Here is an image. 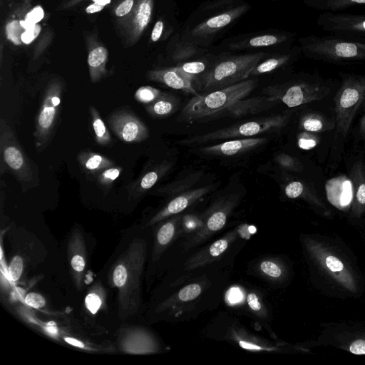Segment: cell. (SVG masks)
Segmentation results:
<instances>
[{"mask_svg": "<svg viewBox=\"0 0 365 365\" xmlns=\"http://www.w3.org/2000/svg\"><path fill=\"white\" fill-rule=\"evenodd\" d=\"M146 256V242L135 238L110 267V281L118 290V316L122 320L134 315L139 309Z\"/></svg>", "mask_w": 365, "mask_h": 365, "instance_id": "cell-1", "label": "cell"}, {"mask_svg": "<svg viewBox=\"0 0 365 365\" xmlns=\"http://www.w3.org/2000/svg\"><path fill=\"white\" fill-rule=\"evenodd\" d=\"M257 85V79H246L206 95L194 96L184 106L180 117L186 120L220 117L227 108L247 96Z\"/></svg>", "mask_w": 365, "mask_h": 365, "instance_id": "cell-2", "label": "cell"}, {"mask_svg": "<svg viewBox=\"0 0 365 365\" xmlns=\"http://www.w3.org/2000/svg\"><path fill=\"white\" fill-rule=\"evenodd\" d=\"M300 48L307 56L323 61H365V38L329 34L300 38Z\"/></svg>", "mask_w": 365, "mask_h": 365, "instance_id": "cell-3", "label": "cell"}, {"mask_svg": "<svg viewBox=\"0 0 365 365\" xmlns=\"http://www.w3.org/2000/svg\"><path fill=\"white\" fill-rule=\"evenodd\" d=\"M264 56V53L244 54L219 61L200 77V88L213 91L247 79Z\"/></svg>", "mask_w": 365, "mask_h": 365, "instance_id": "cell-4", "label": "cell"}, {"mask_svg": "<svg viewBox=\"0 0 365 365\" xmlns=\"http://www.w3.org/2000/svg\"><path fill=\"white\" fill-rule=\"evenodd\" d=\"M1 165L9 169L22 186L29 187L37 181V175L29 158L26 155L16 135L6 123L0 120Z\"/></svg>", "mask_w": 365, "mask_h": 365, "instance_id": "cell-5", "label": "cell"}, {"mask_svg": "<svg viewBox=\"0 0 365 365\" xmlns=\"http://www.w3.org/2000/svg\"><path fill=\"white\" fill-rule=\"evenodd\" d=\"M63 88L62 81L56 78L52 79L46 88L34 133L36 148L38 152L46 148L53 134L58 119Z\"/></svg>", "mask_w": 365, "mask_h": 365, "instance_id": "cell-6", "label": "cell"}, {"mask_svg": "<svg viewBox=\"0 0 365 365\" xmlns=\"http://www.w3.org/2000/svg\"><path fill=\"white\" fill-rule=\"evenodd\" d=\"M285 116L276 115L250 120L215 131L194 136L181 141L185 144H198L217 140L250 137L279 128L284 124Z\"/></svg>", "mask_w": 365, "mask_h": 365, "instance_id": "cell-7", "label": "cell"}, {"mask_svg": "<svg viewBox=\"0 0 365 365\" xmlns=\"http://www.w3.org/2000/svg\"><path fill=\"white\" fill-rule=\"evenodd\" d=\"M237 203L236 197L216 202L200 219V226L184 241L183 250L188 251L200 245L221 230Z\"/></svg>", "mask_w": 365, "mask_h": 365, "instance_id": "cell-8", "label": "cell"}, {"mask_svg": "<svg viewBox=\"0 0 365 365\" xmlns=\"http://www.w3.org/2000/svg\"><path fill=\"white\" fill-rule=\"evenodd\" d=\"M317 25L328 34L365 38V14L324 11Z\"/></svg>", "mask_w": 365, "mask_h": 365, "instance_id": "cell-9", "label": "cell"}, {"mask_svg": "<svg viewBox=\"0 0 365 365\" xmlns=\"http://www.w3.org/2000/svg\"><path fill=\"white\" fill-rule=\"evenodd\" d=\"M108 123L115 135L126 143H139L149 135L146 125L132 112L120 110L113 113Z\"/></svg>", "mask_w": 365, "mask_h": 365, "instance_id": "cell-10", "label": "cell"}, {"mask_svg": "<svg viewBox=\"0 0 365 365\" xmlns=\"http://www.w3.org/2000/svg\"><path fill=\"white\" fill-rule=\"evenodd\" d=\"M241 227L230 230L226 235L195 252L185 262L184 269L191 271L213 262L222 256L240 235Z\"/></svg>", "mask_w": 365, "mask_h": 365, "instance_id": "cell-11", "label": "cell"}, {"mask_svg": "<svg viewBox=\"0 0 365 365\" xmlns=\"http://www.w3.org/2000/svg\"><path fill=\"white\" fill-rule=\"evenodd\" d=\"M119 347L130 354H150L160 351L157 339L149 331L141 327L125 329L118 338Z\"/></svg>", "mask_w": 365, "mask_h": 365, "instance_id": "cell-12", "label": "cell"}, {"mask_svg": "<svg viewBox=\"0 0 365 365\" xmlns=\"http://www.w3.org/2000/svg\"><path fill=\"white\" fill-rule=\"evenodd\" d=\"M67 255L73 283L78 290H81L86 267V248L83 233L78 228L69 237Z\"/></svg>", "mask_w": 365, "mask_h": 365, "instance_id": "cell-13", "label": "cell"}, {"mask_svg": "<svg viewBox=\"0 0 365 365\" xmlns=\"http://www.w3.org/2000/svg\"><path fill=\"white\" fill-rule=\"evenodd\" d=\"M153 0H138L134 12L122 30L128 45L135 43L148 26L153 15Z\"/></svg>", "mask_w": 365, "mask_h": 365, "instance_id": "cell-14", "label": "cell"}, {"mask_svg": "<svg viewBox=\"0 0 365 365\" xmlns=\"http://www.w3.org/2000/svg\"><path fill=\"white\" fill-rule=\"evenodd\" d=\"M210 189V187L206 186L181 193L172 199L154 215L148 222L147 225L152 226L158 224L169 217L178 215L207 193Z\"/></svg>", "mask_w": 365, "mask_h": 365, "instance_id": "cell-15", "label": "cell"}, {"mask_svg": "<svg viewBox=\"0 0 365 365\" xmlns=\"http://www.w3.org/2000/svg\"><path fill=\"white\" fill-rule=\"evenodd\" d=\"M249 8V5L243 4L217 14L195 26L190 34L194 37H207L235 21L247 12Z\"/></svg>", "mask_w": 365, "mask_h": 365, "instance_id": "cell-16", "label": "cell"}, {"mask_svg": "<svg viewBox=\"0 0 365 365\" xmlns=\"http://www.w3.org/2000/svg\"><path fill=\"white\" fill-rule=\"evenodd\" d=\"M88 66L90 79L96 83L107 75L106 64L108 51L106 47L91 35L86 36Z\"/></svg>", "mask_w": 365, "mask_h": 365, "instance_id": "cell-17", "label": "cell"}, {"mask_svg": "<svg viewBox=\"0 0 365 365\" xmlns=\"http://www.w3.org/2000/svg\"><path fill=\"white\" fill-rule=\"evenodd\" d=\"M207 283L202 280H195L182 287L174 295L159 304L155 312L160 313L166 310L173 311L180 306L185 307L197 301L205 290Z\"/></svg>", "mask_w": 365, "mask_h": 365, "instance_id": "cell-18", "label": "cell"}, {"mask_svg": "<svg viewBox=\"0 0 365 365\" xmlns=\"http://www.w3.org/2000/svg\"><path fill=\"white\" fill-rule=\"evenodd\" d=\"M160 223L155 234L152 252L153 262H155L160 259L164 252L175 240L180 226L182 223V217L177 215Z\"/></svg>", "mask_w": 365, "mask_h": 365, "instance_id": "cell-19", "label": "cell"}, {"mask_svg": "<svg viewBox=\"0 0 365 365\" xmlns=\"http://www.w3.org/2000/svg\"><path fill=\"white\" fill-rule=\"evenodd\" d=\"M147 78L171 88L191 93L194 96L200 95L194 88L192 81L181 73L176 66L149 71L147 73Z\"/></svg>", "mask_w": 365, "mask_h": 365, "instance_id": "cell-20", "label": "cell"}, {"mask_svg": "<svg viewBox=\"0 0 365 365\" xmlns=\"http://www.w3.org/2000/svg\"><path fill=\"white\" fill-rule=\"evenodd\" d=\"M267 141L266 138H248L227 140L219 144L207 146L202 152L215 155L232 156L247 152Z\"/></svg>", "mask_w": 365, "mask_h": 365, "instance_id": "cell-21", "label": "cell"}, {"mask_svg": "<svg viewBox=\"0 0 365 365\" xmlns=\"http://www.w3.org/2000/svg\"><path fill=\"white\" fill-rule=\"evenodd\" d=\"M226 339L242 349L255 351H274L277 349L270 342L255 336L240 326H233L226 334Z\"/></svg>", "mask_w": 365, "mask_h": 365, "instance_id": "cell-22", "label": "cell"}, {"mask_svg": "<svg viewBox=\"0 0 365 365\" xmlns=\"http://www.w3.org/2000/svg\"><path fill=\"white\" fill-rule=\"evenodd\" d=\"M276 98L271 97L257 96L247 100H240L227 108L221 116L242 117L246 115L255 114L267 110L274 106Z\"/></svg>", "mask_w": 365, "mask_h": 365, "instance_id": "cell-23", "label": "cell"}, {"mask_svg": "<svg viewBox=\"0 0 365 365\" xmlns=\"http://www.w3.org/2000/svg\"><path fill=\"white\" fill-rule=\"evenodd\" d=\"M168 169V164L162 163L146 172L143 175L128 187L129 195L133 198L140 197L146 191L153 187L166 173Z\"/></svg>", "mask_w": 365, "mask_h": 365, "instance_id": "cell-24", "label": "cell"}, {"mask_svg": "<svg viewBox=\"0 0 365 365\" xmlns=\"http://www.w3.org/2000/svg\"><path fill=\"white\" fill-rule=\"evenodd\" d=\"M77 158L81 166L93 175H98L103 170L115 165V163L109 158L91 151H82Z\"/></svg>", "mask_w": 365, "mask_h": 365, "instance_id": "cell-25", "label": "cell"}, {"mask_svg": "<svg viewBox=\"0 0 365 365\" xmlns=\"http://www.w3.org/2000/svg\"><path fill=\"white\" fill-rule=\"evenodd\" d=\"M179 105L178 99L170 93L163 94L145 107L147 112L154 118H165L173 114Z\"/></svg>", "mask_w": 365, "mask_h": 365, "instance_id": "cell-26", "label": "cell"}, {"mask_svg": "<svg viewBox=\"0 0 365 365\" xmlns=\"http://www.w3.org/2000/svg\"><path fill=\"white\" fill-rule=\"evenodd\" d=\"M289 39L287 34H264L257 36L232 46L235 48L264 47L277 45Z\"/></svg>", "mask_w": 365, "mask_h": 365, "instance_id": "cell-27", "label": "cell"}, {"mask_svg": "<svg viewBox=\"0 0 365 365\" xmlns=\"http://www.w3.org/2000/svg\"><path fill=\"white\" fill-rule=\"evenodd\" d=\"M317 10L336 12L355 6L365 5V0H304Z\"/></svg>", "mask_w": 365, "mask_h": 365, "instance_id": "cell-28", "label": "cell"}, {"mask_svg": "<svg viewBox=\"0 0 365 365\" xmlns=\"http://www.w3.org/2000/svg\"><path fill=\"white\" fill-rule=\"evenodd\" d=\"M89 112L96 143L101 146L110 145L112 140L110 134L98 110L94 106H91Z\"/></svg>", "mask_w": 365, "mask_h": 365, "instance_id": "cell-29", "label": "cell"}, {"mask_svg": "<svg viewBox=\"0 0 365 365\" xmlns=\"http://www.w3.org/2000/svg\"><path fill=\"white\" fill-rule=\"evenodd\" d=\"M256 270L261 277L272 282L280 280L283 275V269L274 257L262 259L256 265Z\"/></svg>", "mask_w": 365, "mask_h": 365, "instance_id": "cell-30", "label": "cell"}, {"mask_svg": "<svg viewBox=\"0 0 365 365\" xmlns=\"http://www.w3.org/2000/svg\"><path fill=\"white\" fill-rule=\"evenodd\" d=\"M138 1V0H119L114 5L113 13L121 31L134 12Z\"/></svg>", "mask_w": 365, "mask_h": 365, "instance_id": "cell-31", "label": "cell"}, {"mask_svg": "<svg viewBox=\"0 0 365 365\" xmlns=\"http://www.w3.org/2000/svg\"><path fill=\"white\" fill-rule=\"evenodd\" d=\"M292 57L291 54H283L268 58L262 63H258L251 72L250 76L271 72L287 63Z\"/></svg>", "mask_w": 365, "mask_h": 365, "instance_id": "cell-32", "label": "cell"}, {"mask_svg": "<svg viewBox=\"0 0 365 365\" xmlns=\"http://www.w3.org/2000/svg\"><path fill=\"white\" fill-rule=\"evenodd\" d=\"M279 98L289 107L299 106L302 104L305 100L304 89L302 86H292L288 88Z\"/></svg>", "mask_w": 365, "mask_h": 365, "instance_id": "cell-33", "label": "cell"}, {"mask_svg": "<svg viewBox=\"0 0 365 365\" xmlns=\"http://www.w3.org/2000/svg\"><path fill=\"white\" fill-rule=\"evenodd\" d=\"M103 291L99 286L96 284L85 297L86 309L93 314H95L101 308L103 302Z\"/></svg>", "mask_w": 365, "mask_h": 365, "instance_id": "cell-34", "label": "cell"}, {"mask_svg": "<svg viewBox=\"0 0 365 365\" xmlns=\"http://www.w3.org/2000/svg\"><path fill=\"white\" fill-rule=\"evenodd\" d=\"M246 302L251 312L258 317L265 319L267 312L260 297L255 292H250L246 297Z\"/></svg>", "mask_w": 365, "mask_h": 365, "instance_id": "cell-35", "label": "cell"}, {"mask_svg": "<svg viewBox=\"0 0 365 365\" xmlns=\"http://www.w3.org/2000/svg\"><path fill=\"white\" fill-rule=\"evenodd\" d=\"M176 68L184 76L193 81L197 75L205 70V64L202 61H190L179 64Z\"/></svg>", "mask_w": 365, "mask_h": 365, "instance_id": "cell-36", "label": "cell"}, {"mask_svg": "<svg viewBox=\"0 0 365 365\" xmlns=\"http://www.w3.org/2000/svg\"><path fill=\"white\" fill-rule=\"evenodd\" d=\"M163 93L156 88L144 86L140 87L135 93V98L137 101L149 104L158 98H159Z\"/></svg>", "mask_w": 365, "mask_h": 365, "instance_id": "cell-37", "label": "cell"}, {"mask_svg": "<svg viewBox=\"0 0 365 365\" xmlns=\"http://www.w3.org/2000/svg\"><path fill=\"white\" fill-rule=\"evenodd\" d=\"M123 168L120 166H112L103 170L97 176L98 184L103 187L110 186L114 181L120 176Z\"/></svg>", "mask_w": 365, "mask_h": 365, "instance_id": "cell-38", "label": "cell"}, {"mask_svg": "<svg viewBox=\"0 0 365 365\" xmlns=\"http://www.w3.org/2000/svg\"><path fill=\"white\" fill-rule=\"evenodd\" d=\"M197 51V48L191 43H180L173 52V58L175 61H182L191 58Z\"/></svg>", "mask_w": 365, "mask_h": 365, "instance_id": "cell-39", "label": "cell"}, {"mask_svg": "<svg viewBox=\"0 0 365 365\" xmlns=\"http://www.w3.org/2000/svg\"><path fill=\"white\" fill-rule=\"evenodd\" d=\"M24 259L20 255H15L11 260L8 267V274L13 282L18 281L23 272Z\"/></svg>", "mask_w": 365, "mask_h": 365, "instance_id": "cell-40", "label": "cell"}, {"mask_svg": "<svg viewBox=\"0 0 365 365\" xmlns=\"http://www.w3.org/2000/svg\"><path fill=\"white\" fill-rule=\"evenodd\" d=\"M359 98V91L353 88H346L341 96L340 105L344 108L354 106Z\"/></svg>", "mask_w": 365, "mask_h": 365, "instance_id": "cell-41", "label": "cell"}, {"mask_svg": "<svg viewBox=\"0 0 365 365\" xmlns=\"http://www.w3.org/2000/svg\"><path fill=\"white\" fill-rule=\"evenodd\" d=\"M25 303L35 309H42L46 305V299L44 297L36 292L28 293L24 297Z\"/></svg>", "mask_w": 365, "mask_h": 365, "instance_id": "cell-42", "label": "cell"}, {"mask_svg": "<svg viewBox=\"0 0 365 365\" xmlns=\"http://www.w3.org/2000/svg\"><path fill=\"white\" fill-rule=\"evenodd\" d=\"M303 185L298 181L289 183L285 187V194L289 198H296L303 192Z\"/></svg>", "mask_w": 365, "mask_h": 365, "instance_id": "cell-43", "label": "cell"}, {"mask_svg": "<svg viewBox=\"0 0 365 365\" xmlns=\"http://www.w3.org/2000/svg\"><path fill=\"white\" fill-rule=\"evenodd\" d=\"M85 1H90L101 5L106 6L109 4L111 0H67L63 4H61L58 9H68L73 8L78 4Z\"/></svg>", "mask_w": 365, "mask_h": 365, "instance_id": "cell-44", "label": "cell"}, {"mask_svg": "<svg viewBox=\"0 0 365 365\" xmlns=\"http://www.w3.org/2000/svg\"><path fill=\"white\" fill-rule=\"evenodd\" d=\"M325 262L327 267L331 272H340L344 268L341 261L334 256H328Z\"/></svg>", "mask_w": 365, "mask_h": 365, "instance_id": "cell-45", "label": "cell"}, {"mask_svg": "<svg viewBox=\"0 0 365 365\" xmlns=\"http://www.w3.org/2000/svg\"><path fill=\"white\" fill-rule=\"evenodd\" d=\"M303 128L308 131H317L322 127V123L316 118H307L302 123Z\"/></svg>", "mask_w": 365, "mask_h": 365, "instance_id": "cell-46", "label": "cell"}, {"mask_svg": "<svg viewBox=\"0 0 365 365\" xmlns=\"http://www.w3.org/2000/svg\"><path fill=\"white\" fill-rule=\"evenodd\" d=\"M163 29H164L163 21L162 20H158L155 24L153 29L152 30L151 36H150L151 41L156 42L160 38V37L163 34Z\"/></svg>", "mask_w": 365, "mask_h": 365, "instance_id": "cell-47", "label": "cell"}, {"mask_svg": "<svg viewBox=\"0 0 365 365\" xmlns=\"http://www.w3.org/2000/svg\"><path fill=\"white\" fill-rule=\"evenodd\" d=\"M349 351L354 354H365V340L354 341L349 346Z\"/></svg>", "mask_w": 365, "mask_h": 365, "instance_id": "cell-48", "label": "cell"}, {"mask_svg": "<svg viewBox=\"0 0 365 365\" xmlns=\"http://www.w3.org/2000/svg\"><path fill=\"white\" fill-rule=\"evenodd\" d=\"M298 145L303 150H310L315 147L316 141L313 139L300 138L298 140Z\"/></svg>", "mask_w": 365, "mask_h": 365, "instance_id": "cell-49", "label": "cell"}, {"mask_svg": "<svg viewBox=\"0 0 365 365\" xmlns=\"http://www.w3.org/2000/svg\"><path fill=\"white\" fill-rule=\"evenodd\" d=\"M277 163L284 168L290 167L292 164L291 158L286 155H280L277 157Z\"/></svg>", "mask_w": 365, "mask_h": 365, "instance_id": "cell-50", "label": "cell"}, {"mask_svg": "<svg viewBox=\"0 0 365 365\" xmlns=\"http://www.w3.org/2000/svg\"><path fill=\"white\" fill-rule=\"evenodd\" d=\"M105 6L101 5L96 3H92L89 4L85 9L86 14H93L100 12L104 9Z\"/></svg>", "mask_w": 365, "mask_h": 365, "instance_id": "cell-51", "label": "cell"}, {"mask_svg": "<svg viewBox=\"0 0 365 365\" xmlns=\"http://www.w3.org/2000/svg\"><path fill=\"white\" fill-rule=\"evenodd\" d=\"M64 341L68 344L81 349H85V344L80 340L72 337H64Z\"/></svg>", "mask_w": 365, "mask_h": 365, "instance_id": "cell-52", "label": "cell"}, {"mask_svg": "<svg viewBox=\"0 0 365 365\" xmlns=\"http://www.w3.org/2000/svg\"><path fill=\"white\" fill-rule=\"evenodd\" d=\"M356 198L359 202L365 204V184L361 185L356 192Z\"/></svg>", "mask_w": 365, "mask_h": 365, "instance_id": "cell-53", "label": "cell"}]
</instances>
